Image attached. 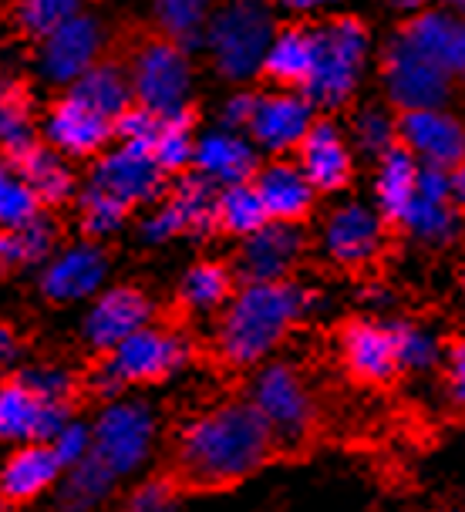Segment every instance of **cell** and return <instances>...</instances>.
Instances as JSON below:
<instances>
[{"label":"cell","instance_id":"obj_5","mask_svg":"<svg viewBox=\"0 0 465 512\" xmlns=\"http://www.w3.org/2000/svg\"><path fill=\"white\" fill-rule=\"evenodd\" d=\"M371 31L358 14H334L314 21V75L304 95L317 112H341L354 98L368 58Z\"/></svg>","mask_w":465,"mask_h":512},{"label":"cell","instance_id":"obj_32","mask_svg":"<svg viewBox=\"0 0 465 512\" xmlns=\"http://www.w3.org/2000/svg\"><path fill=\"white\" fill-rule=\"evenodd\" d=\"M118 479L105 465H98L91 455H85L78 465L61 475L58 482V509L61 512H95L105 499H112Z\"/></svg>","mask_w":465,"mask_h":512},{"label":"cell","instance_id":"obj_42","mask_svg":"<svg viewBox=\"0 0 465 512\" xmlns=\"http://www.w3.org/2000/svg\"><path fill=\"white\" fill-rule=\"evenodd\" d=\"M182 506V486L172 475H155L135 486V492L125 499L122 512H179Z\"/></svg>","mask_w":465,"mask_h":512},{"label":"cell","instance_id":"obj_19","mask_svg":"<svg viewBox=\"0 0 465 512\" xmlns=\"http://www.w3.org/2000/svg\"><path fill=\"white\" fill-rule=\"evenodd\" d=\"M314 118H317V108L304 91L273 88V91H260L246 132H250L253 142H257L260 149H267L270 155H294Z\"/></svg>","mask_w":465,"mask_h":512},{"label":"cell","instance_id":"obj_22","mask_svg":"<svg viewBox=\"0 0 465 512\" xmlns=\"http://www.w3.org/2000/svg\"><path fill=\"white\" fill-rule=\"evenodd\" d=\"M462 223H465V216L459 213V206H455V199H452L449 172L435 169V166H422L415 203L408 209V219H405V226H401V233L415 236V240H425L432 246H445L462 233Z\"/></svg>","mask_w":465,"mask_h":512},{"label":"cell","instance_id":"obj_52","mask_svg":"<svg viewBox=\"0 0 465 512\" xmlns=\"http://www.w3.org/2000/svg\"><path fill=\"white\" fill-rule=\"evenodd\" d=\"M449 189H452V199H455V206H459V213L465 216V162L449 169Z\"/></svg>","mask_w":465,"mask_h":512},{"label":"cell","instance_id":"obj_16","mask_svg":"<svg viewBox=\"0 0 465 512\" xmlns=\"http://www.w3.org/2000/svg\"><path fill=\"white\" fill-rule=\"evenodd\" d=\"M44 139H48L51 149L71 155V159H98L115 142V118L102 115L98 108L65 91L48 108Z\"/></svg>","mask_w":465,"mask_h":512},{"label":"cell","instance_id":"obj_37","mask_svg":"<svg viewBox=\"0 0 465 512\" xmlns=\"http://www.w3.org/2000/svg\"><path fill=\"white\" fill-rule=\"evenodd\" d=\"M213 0H155V27L193 54L206 41Z\"/></svg>","mask_w":465,"mask_h":512},{"label":"cell","instance_id":"obj_51","mask_svg":"<svg viewBox=\"0 0 465 512\" xmlns=\"http://www.w3.org/2000/svg\"><path fill=\"white\" fill-rule=\"evenodd\" d=\"M452 75L459 81V88L465 91V21L455 27V48H452Z\"/></svg>","mask_w":465,"mask_h":512},{"label":"cell","instance_id":"obj_40","mask_svg":"<svg viewBox=\"0 0 465 512\" xmlns=\"http://www.w3.org/2000/svg\"><path fill=\"white\" fill-rule=\"evenodd\" d=\"M129 213H132V206H125L122 199H115L112 192L91 186V182L78 196V219H81V230H85L88 240H102V236L122 230V223L129 219Z\"/></svg>","mask_w":465,"mask_h":512},{"label":"cell","instance_id":"obj_27","mask_svg":"<svg viewBox=\"0 0 465 512\" xmlns=\"http://www.w3.org/2000/svg\"><path fill=\"white\" fill-rule=\"evenodd\" d=\"M263 162L257 159L250 142H243L233 132H213L196 142L193 169L209 176L216 186H236V182H253Z\"/></svg>","mask_w":465,"mask_h":512},{"label":"cell","instance_id":"obj_50","mask_svg":"<svg viewBox=\"0 0 465 512\" xmlns=\"http://www.w3.org/2000/svg\"><path fill=\"white\" fill-rule=\"evenodd\" d=\"M17 354H21V341H17L14 327L11 324H0V368L14 364Z\"/></svg>","mask_w":465,"mask_h":512},{"label":"cell","instance_id":"obj_54","mask_svg":"<svg viewBox=\"0 0 465 512\" xmlns=\"http://www.w3.org/2000/svg\"><path fill=\"white\" fill-rule=\"evenodd\" d=\"M4 273H11V263H7V256H4V246H0V277Z\"/></svg>","mask_w":465,"mask_h":512},{"label":"cell","instance_id":"obj_17","mask_svg":"<svg viewBox=\"0 0 465 512\" xmlns=\"http://www.w3.org/2000/svg\"><path fill=\"white\" fill-rule=\"evenodd\" d=\"M388 226L378 216V209L361 203L337 206L324 223V250L341 270H364L378 263L388 240Z\"/></svg>","mask_w":465,"mask_h":512},{"label":"cell","instance_id":"obj_55","mask_svg":"<svg viewBox=\"0 0 465 512\" xmlns=\"http://www.w3.org/2000/svg\"><path fill=\"white\" fill-rule=\"evenodd\" d=\"M246 4H277V0H246Z\"/></svg>","mask_w":465,"mask_h":512},{"label":"cell","instance_id":"obj_7","mask_svg":"<svg viewBox=\"0 0 465 512\" xmlns=\"http://www.w3.org/2000/svg\"><path fill=\"white\" fill-rule=\"evenodd\" d=\"M250 405L267 422L277 448H304L317 428V405L304 374L287 361H270L250 384Z\"/></svg>","mask_w":465,"mask_h":512},{"label":"cell","instance_id":"obj_14","mask_svg":"<svg viewBox=\"0 0 465 512\" xmlns=\"http://www.w3.org/2000/svg\"><path fill=\"white\" fill-rule=\"evenodd\" d=\"M337 358L351 381L368 388L391 384L401 374L391 324H378L368 317H351L337 327Z\"/></svg>","mask_w":465,"mask_h":512},{"label":"cell","instance_id":"obj_36","mask_svg":"<svg viewBox=\"0 0 465 512\" xmlns=\"http://www.w3.org/2000/svg\"><path fill=\"white\" fill-rule=\"evenodd\" d=\"M455 27H459V21H455L452 14L425 7V11H418L415 17H408V21L398 27V38H405L412 48H418L422 54H428L432 61H439L442 68L452 71Z\"/></svg>","mask_w":465,"mask_h":512},{"label":"cell","instance_id":"obj_20","mask_svg":"<svg viewBox=\"0 0 465 512\" xmlns=\"http://www.w3.org/2000/svg\"><path fill=\"white\" fill-rule=\"evenodd\" d=\"M297 162L300 169L307 172L310 186H314L321 196H331V192L348 189L354 182V159L344 145L341 128L331 115L317 112V118L310 122L307 135L297 145Z\"/></svg>","mask_w":465,"mask_h":512},{"label":"cell","instance_id":"obj_29","mask_svg":"<svg viewBox=\"0 0 465 512\" xmlns=\"http://www.w3.org/2000/svg\"><path fill=\"white\" fill-rule=\"evenodd\" d=\"M71 95L88 102L91 108H98L102 115L108 118H118L125 108L135 105V91H132V78H129V68L118 54L108 48L105 58L88 68L75 85L68 88Z\"/></svg>","mask_w":465,"mask_h":512},{"label":"cell","instance_id":"obj_15","mask_svg":"<svg viewBox=\"0 0 465 512\" xmlns=\"http://www.w3.org/2000/svg\"><path fill=\"white\" fill-rule=\"evenodd\" d=\"M71 418H75L71 405L44 401L38 391L21 381V374L0 381V442H51Z\"/></svg>","mask_w":465,"mask_h":512},{"label":"cell","instance_id":"obj_47","mask_svg":"<svg viewBox=\"0 0 465 512\" xmlns=\"http://www.w3.org/2000/svg\"><path fill=\"white\" fill-rule=\"evenodd\" d=\"M442 368H445V388H449L452 405L465 415V337H452L442 347Z\"/></svg>","mask_w":465,"mask_h":512},{"label":"cell","instance_id":"obj_31","mask_svg":"<svg viewBox=\"0 0 465 512\" xmlns=\"http://www.w3.org/2000/svg\"><path fill=\"white\" fill-rule=\"evenodd\" d=\"M41 142L34 135V98L27 81L0 78V159H14Z\"/></svg>","mask_w":465,"mask_h":512},{"label":"cell","instance_id":"obj_13","mask_svg":"<svg viewBox=\"0 0 465 512\" xmlns=\"http://www.w3.org/2000/svg\"><path fill=\"white\" fill-rule=\"evenodd\" d=\"M395 142L405 145L422 166L449 172L465 162V118L445 112V108L395 112Z\"/></svg>","mask_w":465,"mask_h":512},{"label":"cell","instance_id":"obj_34","mask_svg":"<svg viewBox=\"0 0 465 512\" xmlns=\"http://www.w3.org/2000/svg\"><path fill=\"white\" fill-rule=\"evenodd\" d=\"M196 122H199V105L189 102L179 115L166 118L159 139H155V145H152L155 162H159L162 172H166L169 179L193 169V159H196V142H193Z\"/></svg>","mask_w":465,"mask_h":512},{"label":"cell","instance_id":"obj_23","mask_svg":"<svg viewBox=\"0 0 465 512\" xmlns=\"http://www.w3.org/2000/svg\"><path fill=\"white\" fill-rule=\"evenodd\" d=\"M314 75V21L277 24L257 81L280 91H304Z\"/></svg>","mask_w":465,"mask_h":512},{"label":"cell","instance_id":"obj_24","mask_svg":"<svg viewBox=\"0 0 465 512\" xmlns=\"http://www.w3.org/2000/svg\"><path fill=\"white\" fill-rule=\"evenodd\" d=\"M108 273V253L98 243L68 246L48 260L41 273V297L48 304H75L81 297H91L102 287Z\"/></svg>","mask_w":465,"mask_h":512},{"label":"cell","instance_id":"obj_3","mask_svg":"<svg viewBox=\"0 0 465 512\" xmlns=\"http://www.w3.org/2000/svg\"><path fill=\"white\" fill-rule=\"evenodd\" d=\"M125 61L135 91V105L169 118L189 105V51L162 34L155 24H125L112 31L108 44Z\"/></svg>","mask_w":465,"mask_h":512},{"label":"cell","instance_id":"obj_28","mask_svg":"<svg viewBox=\"0 0 465 512\" xmlns=\"http://www.w3.org/2000/svg\"><path fill=\"white\" fill-rule=\"evenodd\" d=\"M17 169L27 186L34 189V196L41 199L44 209L65 206L71 196H75V172H71L65 162H61L58 149H51L48 142H34L31 149L7 159Z\"/></svg>","mask_w":465,"mask_h":512},{"label":"cell","instance_id":"obj_6","mask_svg":"<svg viewBox=\"0 0 465 512\" xmlns=\"http://www.w3.org/2000/svg\"><path fill=\"white\" fill-rule=\"evenodd\" d=\"M273 34H277V24L267 7L230 0L216 11V17H209L203 44L216 75L226 81H250L257 78L260 64L267 58Z\"/></svg>","mask_w":465,"mask_h":512},{"label":"cell","instance_id":"obj_58","mask_svg":"<svg viewBox=\"0 0 465 512\" xmlns=\"http://www.w3.org/2000/svg\"><path fill=\"white\" fill-rule=\"evenodd\" d=\"M462 294H465V267H462Z\"/></svg>","mask_w":465,"mask_h":512},{"label":"cell","instance_id":"obj_18","mask_svg":"<svg viewBox=\"0 0 465 512\" xmlns=\"http://www.w3.org/2000/svg\"><path fill=\"white\" fill-rule=\"evenodd\" d=\"M155 320V304L135 283H118L108 287L102 297L91 304L85 317V341L91 351L105 354L132 337L135 331H142L145 324Z\"/></svg>","mask_w":465,"mask_h":512},{"label":"cell","instance_id":"obj_8","mask_svg":"<svg viewBox=\"0 0 465 512\" xmlns=\"http://www.w3.org/2000/svg\"><path fill=\"white\" fill-rule=\"evenodd\" d=\"M378 71L395 112H408V108H442L455 95H465L449 68H442L439 61H432L428 54L412 48L398 34L381 51Z\"/></svg>","mask_w":465,"mask_h":512},{"label":"cell","instance_id":"obj_56","mask_svg":"<svg viewBox=\"0 0 465 512\" xmlns=\"http://www.w3.org/2000/svg\"><path fill=\"white\" fill-rule=\"evenodd\" d=\"M449 4H459V7H462V11H465V0H449Z\"/></svg>","mask_w":465,"mask_h":512},{"label":"cell","instance_id":"obj_53","mask_svg":"<svg viewBox=\"0 0 465 512\" xmlns=\"http://www.w3.org/2000/svg\"><path fill=\"white\" fill-rule=\"evenodd\" d=\"M280 7L294 14H304V11H314V7H324V4H337V0H277Z\"/></svg>","mask_w":465,"mask_h":512},{"label":"cell","instance_id":"obj_41","mask_svg":"<svg viewBox=\"0 0 465 512\" xmlns=\"http://www.w3.org/2000/svg\"><path fill=\"white\" fill-rule=\"evenodd\" d=\"M391 334H395L398 368L405 374H422L442 364V347L425 327L412 324V320H398V324H391Z\"/></svg>","mask_w":465,"mask_h":512},{"label":"cell","instance_id":"obj_43","mask_svg":"<svg viewBox=\"0 0 465 512\" xmlns=\"http://www.w3.org/2000/svg\"><path fill=\"white\" fill-rule=\"evenodd\" d=\"M27 388H34L44 401H58V405H71L78 395V378L65 368H51V364H38V368L17 371Z\"/></svg>","mask_w":465,"mask_h":512},{"label":"cell","instance_id":"obj_12","mask_svg":"<svg viewBox=\"0 0 465 512\" xmlns=\"http://www.w3.org/2000/svg\"><path fill=\"white\" fill-rule=\"evenodd\" d=\"M91 186L112 192L125 206H142L152 199H162L169 186V176L155 162L152 145L142 142H118V149L102 152L91 169Z\"/></svg>","mask_w":465,"mask_h":512},{"label":"cell","instance_id":"obj_45","mask_svg":"<svg viewBox=\"0 0 465 512\" xmlns=\"http://www.w3.org/2000/svg\"><path fill=\"white\" fill-rule=\"evenodd\" d=\"M162 125H166V118H162V115H155V112H149V108H142V105H132V108H125V112L115 118V142L155 145Z\"/></svg>","mask_w":465,"mask_h":512},{"label":"cell","instance_id":"obj_39","mask_svg":"<svg viewBox=\"0 0 465 512\" xmlns=\"http://www.w3.org/2000/svg\"><path fill=\"white\" fill-rule=\"evenodd\" d=\"M44 213L34 189L17 176V169L7 159H0V230H21L31 219Z\"/></svg>","mask_w":465,"mask_h":512},{"label":"cell","instance_id":"obj_11","mask_svg":"<svg viewBox=\"0 0 465 512\" xmlns=\"http://www.w3.org/2000/svg\"><path fill=\"white\" fill-rule=\"evenodd\" d=\"M307 253V233L300 223H270L263 230L250 233L240 243V250L233 253V273L246 283H277L290 280V273L300 267Z\"/></svg>","mask_w":465,"mask_h":512},{"label":"cell","instance_id":"obj_2","mask_svg":"<svg viewBox=\"0 0 465 512\" xmlns=\"http://www.w3.org/2000/svg\"><path fill=\"white\" fill-rule=\"evenodd\" d=\"M310 307L314 290L300 287L297 280L246 283L223 307L216 351L230 368H253L284 344V337L307 317Z\"/></svg>","mask_w":465,"mask_h":512},{"label":"cell","instance_id":"obj_30","mask_svg":"<svg viewBox=\"0 0 465 512\" xmlns=\"http://www.w3.org/2000/svg\"><path fill=\"white\" fill-rule=\"evenodd\" d=\"M236 287H240V280H236L230 263L203 260L186 270V277L179 283L176 304L186 314H213V310H223L236 297Z\"/></svg>","mask_w":465,"mask_h":512},{"label":"cell","instance_id":"obj_26","mask_svg":"<svg viewBox=\"0 0 465 512\" xmlns=\"http://www.w3.org/2000/svg\"><path fill=\"white\" fill-rule=\"evenodd\" d=\"M418 176H422V162L401 142H391L378 155L375 199H378V216L385 219L391 233H401V226H405L408 209H412L418 192Z\"/></svg>","mask_w":465,"mask_h":512},{"label":"cell","instance_id":"obj_46","mask_svg":"<svg viewBox=\"0 0 465 512\" xmlns=\"http://www.w3.org/2000/svg\"><path fill=\"white\" fill-rule=\"evenodd\" d=\"M176 236H189L186 233V219H182L179 209L172 206L166 196H162L159 209H155V213L142 223V240L152 243V246H159V243L176 240Z\"/></svg>","mask_w":465,"mask_h":512},{"label":"cell","instance_id":"obj_33","mask_svg":"<svg viewBox=\"0 0 465 512\" xmlns=\"http://www.w3.org/2000/svg\"><path fill=\"white\" fill-rule=\"evenodd\" d=\"M267 223V206H263L253 182H236V186L220 189V199H216V233L246 240V236L263 230Z\"/></svg>","mask_w":465,"mask_h":512},{"label":"cell","instance_id":"obj_49","mask_svg":"<svg viewBox=\"0 0 465 512\" xmlns=\"http://www.w3.org/2000/svg\"><path fill=\"white\" fill-rule=\"evenodd\" d=\"M257 98H260V91H236V95L223 108L226 132H246V128H250V118H253V108H257Z\"/></svg>","mask_w":465,"mask_h":512},{"label":"cell","instance_id":"obj_25","mask_svg":"<svg viewBox=\"0 0 465 512\" xmlns=\"http://www.w3.org/2000/svg\"><path fill=\"white\" fill-rule=\"evenodd\" d=\"M61 475H65V462L58 459L51 442L17 445L7 455V462L0 465V502L4 506H27L51 486H58Z\"/></svg>","mask_w":465,"mask_h":512},{"label":"cell","instance_id":"obj_57","mask_svg":"<svg viewBox=\"0 0 465 512\" xmlns=\"http://www.w3.org/2000/svg\"><path fill=\"white\" fill-rule=\"evenodd\" d=\"M425 512H455V509H425Z\"/></svg>","mask_w":465,"mask_h":512},{"label":"cell","instance_id":"obj_48","mask_svg":"<svg viewBox=\"0 0 465 512\" xmlns=\"http://www.w3.org/2000/svg\"><path fill=\"white\" fill-rule=\"evenodd\" d=\"M51 448L58 452V459L65 462V472H68L71 465H78L91 452V425L71 418V422L51 438Z\"/></svg>","mask_w":465,"mask_h":512},{"label":"cell","instance_id":"obj_10","mask_svg":"<svg viewBox=\"0 0 465 512\" xmlns=\"http://www.w3.org/2000/svg\"><path fill=\"white\" fill-rule=\"evenodd\" d=\"M108 44H112V31L95 14L81 11L38 44V68L51 85L71 88L88 68L105 58Z\"/></svg>","mask_w":465,"mask_h":512},{"label":"cell","instance_id":"obj_21","mask_svg":"<svg viewBox=\"0 0 465 512\" xmlns=\"http://www.w3.org/2000/svg\"><path fill=\"white\" fill-rule=\"evenodd\" d=\"M253 186H257L273 223L304 226L314 216L317 196H321V192L310 186L307 172L300 169L297 155H273L270 162H263L257 176H253Z\"/></svg>","mask_w":465,"mask_h":512},{"label":"cell","instance_id":"obj_44","mask_svg":"<svg viewBox=\"0 0 465 512\" xmlns=\"http://www.w3.org/2000/svg\"><path fill=\"white\" fill-rule=\"evenodd\" d=\"M354 135H358L361 149L378 159L381 152L395 142V112H378V105H368L354 115Z\"/></svg>","mask_w":465,"mask_h":512},{"label":"cell","instance_id":"obj_38","mask_svg":"<svg viewBox=\"0 0 465 512\" xmlns=\"http://www.w3.org/2000/svg\"><path fill=\"white\" fill-rule=\"evenodd\" d=\"M54 240H58V233H54V223L44 213L21 226V230H0V246H4L11 270L48 260L54 253Z\"/></svg>","mask_w":465,"mask_h":512},{"label":"cell","instance_id":"obj_1","mask_svg":"<svg viewBox=\"0 0 465 512\" xmlns=\"http://www.w3.org/2000/svg\"><path fill=\"white\" fill-rule=\"evenodd\" d=\"M273 452L277 442L250 398L223 401L182 428L172 452V479L182 489H230L260 472Z\"/></svg>","mask_w":465,"mask_h":512},{"label":"cell","instance_id":"obj_4","mask_svg":"<svg viewBox=\"0 0 465 512\" xmlns=\"http://www.w3.org/2000/svg\"><path fill=\"white\" fill-rule=\"evenodd\" d=\"M193 358V347L176 327L169 324H145L142 331L125 337L122 344L102 354V361L88 374V391L102 398L122 395L125 388L139 384H159L169 381L172 374L182 371Z\"/></svg>","mask_w":465,"mask_h":512},{"label":"cell","instance_id":"obj_9","mask_svg":"<svg viewBox=\"0 0 465 512\" xmlns=\"http://www.w3.org/2000/svg\"><path fill=\"white\" fill-rule=\"evenodd\" d=\"M155 445V411L145 401H112L91 425V459L118 482L142 469Z\"/></svg>","mask_w":465,"mask_h":512},{"label":"cell","instance_id":"obj_35","mask_svg":"<svg viewBox=\"0 0 465 512\" xmlns=\"http://www.w3.org/2000/svg\"><path fill=\"white\" fill-rule=\"evenodd\" d=\"M81 7H85V0H11L7 21H11V27L21 38L41 44L61 24L78 17Z\"/></svg>","mask_w":465,"mask_h":512}]
</instances>
